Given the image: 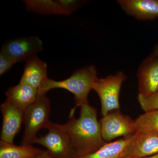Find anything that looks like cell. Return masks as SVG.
<instances>
[{
	"instance_id": "18",
	"label": "cell",
	"mask_w": 158,
	"mask_h": 158,
	"mask_svg": "<svg viewBox=\"0 0 158 158\" xmlns=\"http://www.w3.org/2000/svg\"><path fill=\"white\" fill-rule=\"evenodd\" d=\"M138 102L145 112L158 110V91L149 95L138 94Z\"/></svg>"
},
{
	"instance_id": "10",
	"label": "cell",
	"mask_w": 158,
	"mask_h": 158,
	"mask_svg": "<svg viewBox=\"0 0 158 158\" xmlns=\"http://www.w3.org/2000/svg\"><path fill=\"white\" fill-rule=\"evenodd\" d=\"M138 94L149 95L158 91V58L150 55L141 62L137 73Z\"/></svg>"
},
{
	"instance_id": "16",
	"label": "cell",
	"mask_w": 158,
	"mask_h": 158,
	"mask_svg": "<svg viewBox=\"0 0 158 158\" xmlns=\"http://www.w3.org/2000/svg\"><path fill=\"white\" fill-rule=\"evenodd\" d=\"M30 11L43 14L65 15L61 1H24Z\"/></svg>"
},
{
	"instance_id": "17",
	"label": "cell",
	"mask_w": 158,
	"mask_h": 158,
	"mask_svg": "<svg viewBox=\"0 0 158 158\" xmlns=\"http://www.w3.org/2000/svg\"><path fill=\"white\" fill-rule=\"evenodd\" d=\"M135 123L136 132L158 134V110L145 112L136 118Z\"/></svg>"
},
{
	"instance_id": "14",
	"label": "cell",
	"mask_w": 158,
	"mask_h": 158,
	"mask_svg": "<svg viewBox=\"0 0 158 158\" xmlns=\"http://www.w3.org/2000/svg\"><path fill=\"white\" fill-rule=\"evenodd\" d=\"M43 151L31 144L18 146L13 143L0 141V158H31Z\"/></svg>"
},
{
	"instance_id": "11",
	"label": "cell",
	"mask_w": 158,
	"mask_h": 158,
	"mask_svg": "<svg viewBox=\"0 0 158 158\" xmlns=\"http://www.w3.org/2000/svg\"><path fill=\"white\" fill-rule=\"evenodd\" d=\"M117 3L129 15L140 20L158 17V0H118Z\"/></svg>"
},
{
	"instance_id": "5",
	"label": "cell",
	"mask_w": 158,
	"mask_h": 158,
	"mask_svg": "<svg viewBox=\"0 0 158 158\" xmlns=\"http://www.w3.org/2000/svg\"><path fill=\"white\" fill-rule=\"evenodd\" d=\"M48 130V132L37 137L33 143L45 147L53 158H76L70 138L62 124L52 123Z\"/></svg>"
},
{
	"instance_id": "19",
	"label": "cell",
	"mask_w": 158,
	"mask_h": 158,
	"mask_svg": "<svg viewBox=\"0 0 158 158\" xmlns=\"http://www.w3.org/2000/svg\"><path fill=\"white\" fill-rule=\"evenodd\" d=\"M15 63L11 59L0 52V75H3L13 66Z\"/></svg>"
},
{
	"instance_id": "22",
	"label": "cell",
	"mask_w": 158,
	"mask_h": 158,
	"mask_svg": "<svg viewBox=\"0 0 158 158\" xmlns=\"http://www.w3.org/2000/svg\"><path fill=\"white\" fill-rule=\"evenodd\" d=\"M120 158H158V154L155 155L151 156L149 157H146L142 158H135V157H120Z\"/></svg>"
},
{
	"instance_id": "15",
	"label": "cell",
	"mask_w": 158,
	"mask_h": 158,
	"mask_svg": "<svg viewBox=\"0 0 158 158\" xmlns=\"http://www.w3.org/2000/svg\"><path fill=\"white\" fill-rule=\"evenodd\" d=\"M131 136L106 143L95 152L78 158H120L122 153L129 142Z\"/></svg>"
},
{
	"instance_id": "1",
	"label": "cell",
	"mask_w": 158,
	"mask_h": 158,
	"mask_svg": "<svg viewBox=\"0 0 158 158\" xmlns=\"http://www.w3.org/2000/svg\"><path fill=\"white\" fill-rule=\"evenodd\" d=\"M80 107L79 118L72 116L62 124L70 138L76 158L95 152L106 143L102 137L96 109L88 103Z\"/></svg>"
},
{
	"instance_id": "2",
	"label": "cell",
	"mask_w": 158,
	"mask_h": 158,
	"mask_svg": "<svg viewBox=\"0 0 158 158\" xmlns=\"http://www.w3.org/2000/svg\"><path fill=\"white\" fill-rule=\"evenodd\" d=\"M97 70L93 65L79 69L70 77L62 81L48 78L39 90L40 95H45L49 90L61 88L69 91L74 95L75 106L71 110L69 117L74 116L77 108L88 103V94L94 82L98 78Z\"/></svg>"
},
{
	"instance_id": "9",
	"label": "cell",
	"mask_w": 158,
	"mask_h": 158,
	"mask_svg": "<svg viewBox=\"0 0 158 158\" xmlns=\"http://www.w3.org/2000/svg\"><path fill=\"white\" fill-rule=\"evenodd\" d=\"M1 111L2 116L1 141L13 143L23 123L24 111L7 99L1 105Z\"/></svg>"
},
{
	"instance_id": "8",
	"label": "cell",
	"mask_w": 158,
	"mask_h": 158,
	"mask_svg": "<svg viewBox=\"0 0 158 158\" xmlns=\"http://www.w3.org/2000/svg\"><path fill=\"white\" fill-rule=\"evenodd\" d=\"M157 154L158 134L136 132L131 136L121 157H146Z\"/></svg>"
},
{
	"instance_id": "12",
	"label": "cell",
	"mask_w": 158,
	"mask_h": 158,
	"mask_svg": "<svg viewBox=\"0 0 158 158\" xmlns=\"http://www.w3.org/2000/svg\"><path fill=\"white\" fill-rule=\"evenodd\" d=\"M48 78L47 64L35 55L26 61L19 83L39 90Z\"/></svg>"
},
{
	"instance_id": "3",
	"label": "cell",
	"mask_w": 158,
	"mask_h": 158,
	"mask_svg": "<svg viewBox=\"0 0 158 158\" xmlns=\"http://www.w3.org/2000/svg\"><path fill=\"white\" fill-rule=\"evenodd\" d=\"M50 110V102L46 94L40 96L26 108L23 112L25 130L21 144H33L40 130L49 127L52 123L49 119Z\"/></svg>"
},
{
	"instance_id": "4",
	"label": "cell",
	"mask_w": 158,
	"mask_h": 158,
	"mask_svg": "<svg viewBox=\"0 0 158 158\" xmlns=\"http://www.w3.org/2000/svg\"><path fill=\"white\" fill-rule=\"evenodd\" d=\"M126 78L123 72L118 71L103 78H98L94 82L93 90L100 100L103 116L111 111L119 110V94L123 83Z\"/></svg>"
},
{
	"instance_id": "21",
	"label": "cell",
	"mask_w": 158,
	"mask_h": 158,
	"mask_svg": "<svg viewBox=\"0 0 158 158\" xmlns=\"http://www.w3.org/2000/svg\"><path fill=\"white\" fill-rule=\"evenodd\" d=\"M151 55L153 56L158 58V43L157 44L154 48L152 53L151 54Z\"/></svg>"
},
{
	"instance_id": "13",
	"label": "cell",
	"mask_w": 158,
	"mask_h": 158,
	"mask_svg": "<svg viewBox=\"0 0 158 158\" xmlns=\"http://www.w3.org/2000/svg\"><path fill=\"white\" fill-rule=\"evenodd\" d=\"M6 95V99L23 111L40 96L39 90L20 83L9 88Z\"/></svg>"
},
{
	"instance_id": "20",
	"label": "cell",
	"mask_w": 158,
	"mask_h": 158,
	"mask_svg": "<svg viewBox=\"0 0 158 158\" xmlns=\"http://www.w3.org/2000/svg\"><path fill=\"white\" fill-rule=\"evenodd\" d=\"M31 158H53L48 151H43L38 155Z\"/></svg>"
},
{
	"instance_id": "7",
	"label": "cell",
	"mask_w": 158,
	"mask_h": 158,
	"mask_svg": "<svg viewBox=\"0 0 158 158\" xmlns=\"http://www.w3.org/2000/svg\"><path fill=\"white\" fill-rule=\"evenodd\" d=\"M43 50V42L39 37H19L6 41L1 52L16 63L27 61Z\"/></svg>"
},
{
	"instance_id": "6",
	"label": "cell",
	"mask_w": 158,
	"mask_h": 158,
	"mask_svg": "<svg viewBox=\"0 0 158 158\" xmlns=\"http://www.w3.org/2000/svg\"><path fill=\"white\" fill-rule=\"evenodd\" d=\"M99 122L102 137L106 142L121 136H132L136 132L135 121L122 114L119 110L110 112Z\"/></svg>"
}]
</instances>
